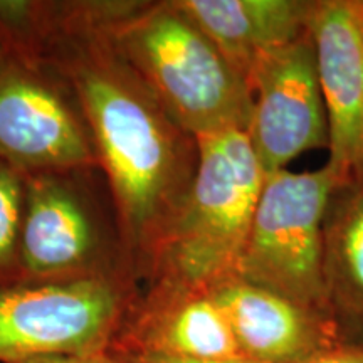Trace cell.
Instances as JSON below:
<instances>
[{"mask_svg": "<svg viewBox=\"0 0 363 363\" xmlns=\"http://www.w3.org/2000/svg\"><path fill=\"white\" fill-rule=\"evenodd\" d=\"M101 363H123L121 360H118L116 357H113L111 353H103L101 355Z\"/></svg>", "mask_w": 363, "mask_h": 363, "instance_id": "cell-19", "label": "cell"}, {"mask_svg": "<svg viewBox=\"0 0 363 363\" xmlns=\"http://www.w3.org/2000/svg\"><path fill=\"white\" fill-rule=\"evenodd\" d=\"M4 56H6V52H4V51H2V49H0V59H2Z\"/></svg>", "mask_w": 363, "mask_h": 363, "instance_id": "cell-21", "label": "cell"}, {"mask_svg": "<svg viewBox=\"0 0 363 363\" xmlns=\"http://www.w3.org/2000/svg\"><path fill=\"white\" fill-rule=\"evenodd\" d=\"M76 0H0V49L38 61L71 21Z\"/></svg>", "mask_w": 363, "mask_h": 363, "instance_id": "cell-14", "label": "cell"}, {"mask_svg": "<svg viewBox=\"0 0 363 363\" xmlns=\"http://www.w3.org/2000/svg\"><path fill=\"white\" fill-rule=\"evenodd\" d=\"M239 352L254 363H301L343 343L331 316L240 278L211 289Z\"/></svg>", "mask_w": 363, "mask_h": 363, "instance_id": "cell-11", "label": "cell"}, {"mask_svg": "<svg viewBox=\"0 0 363 363\" xmlns=\"http://www.w3.org/2000/svg\"><path fill=\"white\" fill-rule=\"evenodd\" d=\"M323 276L343 343L363 345V165L340 177L323 217Z\"/></svg>", "mask_w": 363, "mask_h": 363, "instance_id": "cell-13", "label": "cell"}, {"mask_svg": "<svg viewBox=\"0 0 363 363\" xmlns=\"http://www.w3.org/2000/svg\"><path fill=\"white\" fill-rule=\"evenodd\" d=\"M174 4L247 84L262 57L310 33L313 0H174Z\"/></svg>", "mask_w": 363, "mask_h": 363, "instance_id": "cell-12", "label": "cell"}, {"mask_svg": "<svg viewBox=\"0 0 363 363\" xmlns=\"http://www.w3.org/2000/svg\"><path fill=\"white\" fill-rule=\"evenodd\" d=\"M113 40L175 123L195 138L247 131L251 86L174 0L143 2L113 29Z\"/></svg>", "mask_w": 363, "mask_h": 363, "instance_id": "cell-3", "label": "cell"}, {"mask_svg": "<svg viewBox=\"0 0 363 363\" xmlns=\"http://www.w3.org/2000/svg\"><path fill=\"white\" fill-rule=\"evenodd\" d=\"M360 13H362V26H363V0H360Z\"/></svg>", "mask_w": 363, "mask_h": 363, "instance_id": "cell-20", "label": "cell"}, {"mask_svg": "<svg viewBox=\"0 0 363 363\" xmlns=\"http://www.w3.org/2000/svg\"><path fill=\"white\" fill-rule=\"evenodd\" d=\"M138 291L126 278L2 284L0 363L103 355Z\"/></svg>", "mask_w": 363, "mask_h": 363, "instance_id": "cell-6", "label": "cell"}, {"mask_svg": "<svg viewBox=\"0 0 363 363\" xmlns=\"http://www.w3.org/2000/svg\"><path fill=\"white\" fill-rule=\"evenodd\" d=\"M111 353L123 363H254L246 358H220V360H192V358H175L163 355H150V353Z\"/></svg>", "mask_w": 363, "mask_h": 363, "instance_id": "cell-17", "label": "cell"}, {"mask_svg": "<svg viewBox=\"0 0 363 363\" xmlns=\"http://www.w3.org/2000/svg\"><path fill=\"white\" fill-rule=\"evenodd\" d=\"M142 0H79L44 49L78 99L115 211L130 278L147 283L199 165V142L174 121L113 40Z\"/></svg>", "mask_w": 363, "mask_h": 363, "instance_id": "cell-1", "label": "cell"}, {"mask_svg": "<svg viewBox=\"0 0 363 363\" xmlns=\"http://www.w3.org/2000/svg\"><path fill=\"white\" fill-rule=\"evenodd\" d=\"M197 142L192 187L143 286L163 281L211 291L238 278L266 174L246 130L199 136Z\"/></svg>", "mask_w": 363, "mask_h": 363, "instance_id": "cell-2", "label": "cell"}, {"mask_svg": "<svg viewBox=\"0 0 363 363\" xmlns=\"http://www.w3.org/2000/svg\"><path fill=\"white\" fill-rule=\"evenodd\" d=\"M247 128L264 174L284 170L308 150L330 147V125L311 34L261 59L251 78Z\"/></svg>", "mask_w": 363, "mask_h": 363, "instance_id": "cell-8", "label": "cell"}, {"mask_svg": "<svg viewBox=\"0 0 363 363\" xmlns=\"http://www.w3.org/2000/svg\"><path fill=\"white\" fill-rule=\"evenodd\" d=\"M340 177L328 163L313 172L266 174L238 278L331 316L323 276V217Z\"/></svg>", "mask_w": 363, "mask_h": 363, "instance_id": "cell-5", "label": "cell"}, {"mask_svg": "<svg viewBox=\"0 0 363 363\" xmlns=\"http://www.w3.org/2000/svg\"><path fill=\"white\" fill-rule=\"evenodd\" d=\"M310 34L330 125L328 165H363V26L360 0H313Z\"/></svg>", "mask_w": 363, "mask_h": 363, "instance_id": "cell-10", "label": "cell"}, {"mask_svg": "<svg viewBox=\"0 0 363 363\" xmlns=\"http://www.w3.org/2000/svg\"><path fill=\"white\" fill-rule=\"evenodd\" d=\"M108 352L192 360L244 358L211 291L163 281L140 288Z\"/></svg>", "mask_w": 363, "mask_h": 363, "instance_id": "cell-9", "label": "cell"}, {"mask_svg": "<svg viewBox=\"0 0 363 363\" xmlns=\"http://www.w3.org/2000/svg\"><path fill=\"white\" fill-rule=\"evenodd\" d=\"M0 162L24 177L99 170L78 99L45 62L0 59Z\"/></svg>", "mask_w": 363, "mask_h": 363, "instance_id": "cell-7", "label": "cell"}, {"mask_svg": "<svg viewBox=\"0 0 363 363\" xmlns=\"http://www.w3.org/2000/svg\"><path fill=\"white\" fill-rule=\"evenodd\" d=\"M99 177L98 169L24 177L19 283L131 279Z\"/></svg>", "mask_w": 363, "mask_h": 363, "instance_id": "cell-4", "label": "cell"}, {"mask_svg": "<svg viewBox=\"0 0 363 363\" xmlns=\"http://www.w3.org/2000/svg\"><path fill=\"white\" fill-rule=\"evenodd\" d=\"M24 175L0 162V286L19 283Z\"/></svg>", "mask_w": 363, "mask_h": 363, "instance_id": "cell-15", "label": "cell"}, {"mask_svg": "<svg viewBox=\"0 0 363 363\" xmlns=\"http://www.w3.org/2000/svg\"><path fill=\"white\" fill-rule=\"evenodd\" d=\"M22 363H101V355L98 357H40Z\"/></svg>", "mask_w": 363, "mask_h": 363, "instance_id": "cell-18", "label": "cell"}, {"mask_svg": "<svg viewBox=\"0 0 363 363\" xmlns=\"http://www.w3.org/2000/svg\"><path fill=\"white\" fill-rule=\"evenodd\" d=\"M301 363H363V345H335Z\"/></svg>", "mask_w": 363, "mask_h": 363, "instance_id": "cell-16", "label": "cell"}]
</instances>
